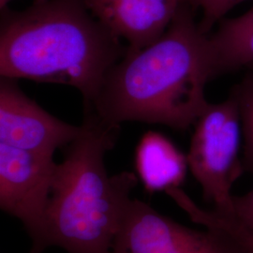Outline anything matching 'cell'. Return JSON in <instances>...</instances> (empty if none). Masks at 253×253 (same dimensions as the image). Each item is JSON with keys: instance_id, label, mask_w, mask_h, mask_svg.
Returning <instances> with one entry per match:
<instances>
[{"instance_id": "1", "label": "cell", "mask_w": 253, "mask_h": 253, "mask_svg": "<svg viewBox=\"0 0 253 253\" xmlns=\"http://www.w3.org/2000/svg\"><path fill=\"white\" fill-rule=\"evenodd\" d=\"M195 10L185 1L157 41L126 48L87 112L114 126L138 121L186 130L194 125L208 104L207 84L217 76L209 35Z\"/></svg>"}, {"instance_id": "2", "label": "cell", "mask_w": 253, "mask_h": 253, "mask_svg": "<svg viewBox=\"0 0 253 253\" xmlns=\"http://www.w3.org/2000/svg\"><path fill=\"white\" fill-rule=\"evenodd\" d=\"M126 48L84 0H34L23 10L1 9V77L73 86L86 107Z\"/></svg>"}, {"instance_id": "3", "label": "cell", "mask_w": 253, "mask_h": 253, "mask_svg": "<svg viewBox=\"0 0 253 253\" xmlns=\"http://www.w3.org/2000/svg\"><path fill=\"white\" fill-rule=\"evenodd\" d=\"M83 126L57 165L46 217L48 246L67 253H111L138 178L106 170L105 156L116 145L119 126L88 112Z\"/></svg>"}, {"instance_id": "4", "label": "cell", "mask_w": 253, "mask_h": 253, "mask_svg": "<svg viewBox=\"0 0 253 253\" xmlns=\"http://www.w3.org/2000/svg\"><path fill=\"white\" fill-rule=\"evenodd\" d=\"M194 125L187 155L190 171L213 209L234 216L233 187L244 170L239 158L241 118L235 98L208 102Z\"/></svg>"}, {"instance_id": "5", "label": "cell", "mask_w": 253, "mask_h": 253, "mask_svg": "<svg viewBox=\"0 0 253 253\" xmlns=\"http://www.w3.org/2000/svg\"><path fill=\"white\" fill-rule=\"evenodd\" d=\"M57 165L54 156L0 143V208L23 223L29 253L49 248L46 217Z\"/></svg>"}, {"instance_id": "6", "label": "cell", "mask_w": 253, "mask_h": 253, "mask_svg": "<svg viewBox=\"0 0 253 253\" xmlns=\"http://www.w3.org/2000/svg\"><path fill=\"white\" fill-rule=\"evenodd\" d=\"M111 253H242L223 233L195 230L159 213L141 200L124 210Z\"/></svg>"}, {"instance_id": "7", "label": "cell", "mask_w": 253, "mask_h": 253, "mask_svg": "<svg viewBox=\"0 0 253 253\" xmlns=\"http://www.w3.org/2000/svg\"><path fill=\"white\" fill-rule=\"evenodd\" d=\"M84 126L54 118L19 88L16 80L1 77L0 143L54 156L81 135Z\"/></svg>"}, {"instance_id": "8", "label": "cell", "mask_w": 253, "mask_h": 253, "mask_svg": "<svg viewBox=\"0 0 253 253\" xmlns=\"http://www.w3.org/2000/svg\"><path fill=\"white\" fill-rule=\"evenodd\" d=\"M93 16L129 49L157 41L185 0H84Z\"/></svg>"}, {"instance_id": "9", "label": "cell", "mask_w": 253, "mask_h": 253, "mask_svg": "<svg viewBox=\"0 0 253 253\" xmlns=\"http://www.w3.org/2000/svg\"><path fill=\"white\" fill-rule=\"evenodd\" d=\"M188 167L187 156L165 136L149 131L141 139L136 150V169L148 191L179 187Z\"/></svg>"}, {"instance_id": "10", "label": "cell", "mask_w": 253, "mask_h": 253, "mask_svg": "<svg viewBox=\"0 0 253 253\" xmlns=\"http://www.w3.org/2000/svg\"><path fill=\"white\" fill-rule=\"evenodd\" d=\"M217 75L253 66V6L246 13L219 22L209 35Z\"/></svg>"}, {"instance_id": "11", "label": "cell", "mask_w": 253, "mask_h": 253, "mask_svg": "<svg viewBox=\"0 0 253 253\" xmlns=\"http://www.w3.org/2000/svg\"><path fill=\"white\" fill-rule=\"evenodd\" d=\"M232 96L239 108L244 136L242 160L244 170L253 175V74L246 77L235 87Z\"/></svg>"}, {"instance_id": "12", "label": "cell", "mask_w": 253, "mask_h": 253, "mask_svg": "<svg viewBox=\"0 0 253 253\" xmlns=\"http://www.w3.org/2000/svg\"><path fill=\"white\" fill-rule=\"evenodd\" d=\"M194 9H201L203 16L200 29L209 35L213 27L219 23L227 13L246 0H185Z\"/></svg>"}, {"instance_id": "13", "label": "cell", "mask_w": 253, "mask_h": 253, "mask_svg": "<svg viewBox=\"0 0 253 253\" xmlns=\"http://www.w3.org/2000/svg\"><path fill=\"white\" fill-rule=\"evenodd\" d=\"M253 234V189L243 195L234 196V216Z\"/></svg>"}, {"instance_id": "14", "label": "cell", "mask_w": 253, "mask_h": 253, "mask_svg": "<svg viewBox=\"0 0 253 253\" xmlns=\"http://www.w3.org/2000/svg\"><path fill=\"white\" fill-rule=\"evenodd\" d=\"M11 0H0V9H4L8 7V4Z\"/></svg>"}, {"instance_id": "15", "label": "cell", "mask_w": 253, "mask_h": 253, "mask_svg": "<svg viewBox=\"0 0 253 253\" xmlns=\"http://www.w3.org/2000/svg\"><path fill=\"white\" fill-rule=\"evenodd\" d=\"M253 253V244L251 248H250V250H249V253Z\"/></svg>"}]
</instances>
